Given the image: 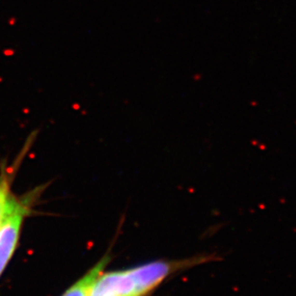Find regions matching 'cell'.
<instances>
[{
  "label": "cell",
  "instance_id": "6da1fadb",
  "mask_svg": "<svg viewBox=\"0 0 296 296\" xmlns=\"http://www.w3.org/2000/svg\"><path fill=\"white\" fill-rule=\"evenodd\" d=\"M217 260L201 255L179 260H156L130 269L102 272L95 279L90 296H146L171 274Z\"/></svg>",
  "mask_w": 296,
  "mask_h": 296
},
{
  "label": "cell",
  "instance_id": "7a4b0ae2",
  "mask_svg": "<svg viewBox=\"0 0 296 296\" xmlns=\"http://www.w3.org/2000/svg\"><path fill=\"white\" fill-rule=\"evenodd\" d=\"M44 189L39 185L25 194L12 196L0 224V277L16 250L23 222Z\"/></svg>",
  "mask_w": 296,
  "mask_h": 296
},
{
  "label": "cell",
  "instance_id": "3957f363",
  "mask_svg": "<svg viewBox=\"0 0 296 296\" xmlns=\"http://www.w3.org/2000/svg\"><path fill=\"white\" fill-rule=\"evenodd\" d=\"M110 261V256H105L101 259L90 271H88L76 283L69 286L62 296H90L91 286L95 279L100 275Z\"/></svg>",
  "mask_w": 296,
  "mask_h": 296
},
{
  "label": "cell",
  "instance_id": "277c9868",
  "mask_svg": "<svg viewBox=\"0 0 296 296\" xmlns=\"http://www.w3.org/2000/svg\"><path fill=\"white\" fill-rule=\"evenodd\" d=\"M6 210H7V209H6ZM2 218H3V217H2ZM2 218H1V219H0V224H1V221H2Z\"/></svg>",
  "mask_w": 296,
  "mask_h": 296
}]
</instances>
